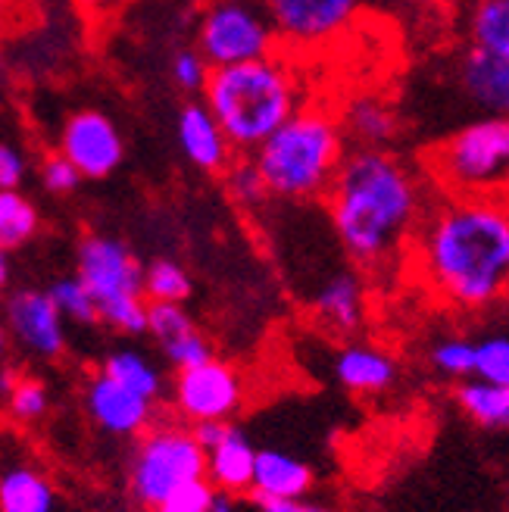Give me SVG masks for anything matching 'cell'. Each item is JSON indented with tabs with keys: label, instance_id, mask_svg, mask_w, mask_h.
I'll return each instance as SVG.
<instances>
[{
	"label": "cell",
	"instance_id": "1",
	"mask_svg": "<svg viewBox=\"0 0 509 512\" xmlns=\"http://www.w3.org/2000/svg\"><path fill=\"white\" fill-rule=\"evenodd\" d=\"M419 269L428 288L460 310H485L506 294L509 216L500 197L453 194L419 232Z\"/></svg>",
	"mask_w": 509,
	"mask_h": 512
},
{
	"label": "cell",
	"instance_id": "2",
	"mask_svg": "<svg viewBox=\"0 0 509 512\" xmlns=\"http://www.w3.org/2000/svg\"><path fill=\"white\" fill-rule=\"evenodd\" d=\"M325 194L338 241L360 266L388 263L422 219L419 178L385 147L344 157Z\"/></svg>",
	"mask_w": 509,
	"mask_h": 512
},
{
	"label": "cell",
	"instance_id": "3",
	"mask_svg": "<svg viewBox=\"0 0 509 512\" xmlns=\"http://www.w3.org/2000/svg\"><path fill=\"white\" fill-rule=\"evenodd\" d=\"M203 91L232 150H257L300 107L297 75L272 54L210 69Z\"/></svg>",
	"mask_w": 509,
	"mask_h": 512
},
{
	"label": "cell",
	"instance_id": "4",
	"mask_svg": "<svg viewBox=\"0 0 509 512\" xmlns=\"http://www.w3.org/2000/svg\"><path fill=\"white\" fill-rule=\"evenodd\" d=\"M344 160V132L335 116L297 110L257 147V163L269 197L310 200L328 191Z\"/></svg>",
	"mask_w": 509,
	"mask_h": 512
},
{
	"label": "cell",
	"instance_id": "5",
	"mask_svg": "<svg viewBox=\"0 0 509 512\" xmlns=\"http://www.w3.org/2000/svg\"><path fill=\"white\" fill-rule=\"evenodd\" d=\"M509 169V122L503 116H485L435 150V175L466 197H500Z\"/></svg>",
	"mask_w": 509,
	"mask_h": 512
},
{
	"label": "cell",
	"instance_id": "6",
	"mask_svg": "<svg viewBox=\"0 0 509 512\" xmlns=\"http://www.w3.org/2000/svg\"><path fill=\"white\" fill-rule=\"evenodd\" d=\"M207 453L194 441L188 425L160 422L150 425L135 447L129 466V494L138 506L150 509L172 491L203 478Z\"/></svg>",
	"mask_w": 509,
	"mask_h": 512
},
{
	"label": "cell",
	"instance_id": "7",
	"mask_svg": "<svg viewBox=\"0 0 509 512\" xmlns=\"http://www.w3.org/2000/svg\"><path fill=\"white\" fill-rule=\"evenodd\" d=\"M200 57L213 69L260 60L272 54L275 29L253 0H213L200 22Z\"/></svg>",
	"mask_w": 509,
	"mask_h": 512
},
{
	"label": "cell",
	"instance_id": "8",
	"mask_svg": "<svg viewBox=\"0 0 509 512\" xmlns=\"http://www.w3.org/2000/svg\"><path fill=\"white\" fill-rule=\"evenodd\" d=\"M244 378L225 360H203L178 369L172 384V409L185 425L197 422H232L244 406Z\"/></svg>",
	"mask_w": 509,
	"mask_h": 512
},
{
	"label": "cell",
	"instance_id": "9",
	"mask_svg": "<svg viewBox=\"0 0 509 512\" xmlns=\"http://www.w3.org/2000/svg\"><path fill=\"white\" fill-rule=\"evenodd\" d=\"M263 10L275 38L294 47H319L350 29L363 0H263Z\"/></svg>",
	"mask_w": 509,
	"mask_h": 512
},
{
	"label": "cell",
	"instance_id": "10",
	"mask_svg": "<svg viewBox=\"0 0 509 512\" xmlns=\"http://www.w3.org/2000/svg\"><path fill=\"white\" fill-rule=\"evenodd\" d=\"M141 275L144 266L122 241L107 235H91L79 244V272H75V278L88 288L94 306L125 297H144Z\"/></svg>",
	"mask_w": 509,
	"mask_h": 512
},
{
	"label": "cell",
	"instance_id": "11",
	"mask_svg": "<svg viewBox=\"0 0 509 512\" xmlns=\"http://www.w3.org/2000/svg\"><path fill=\"white\" fill-rule=\"evenodd\" d=\"M60 153L79 169L82 178H107L122 163L125 147L110 116L82 110L63 125Z\"/></svg>",
	"mask_w": 509,
	"mask_h": 512
},
{
	"label": "cell",
	"instance_id": "12",
	"mask_svg": "<svg viewBox=\"0 0 509 512\" xmlns=\"http://www.w3.org/2000/svg\"><path fill=\"white\" fill-rule=\"evenodd\" d=\"M88 416L97 428H104L113 438H138L157 419V403L144 400L141 394L122 388L110 375L97 372L85 388Z\"/></svg>",
	"mask_w": 509,
	"mask_h": 512
},
{
	"label": "cell",
	"instance_id": "13",
	"mask_svg": "<svg viewBox=\"0 0 509 512\" xmlns=\"http://www.w3.org/2000/svg\"><path fill=\"white\" fill-rule=\"evenodd\" d=\"M13 338L41 360H57L66 350V319L57 313L47 291H19L7 303Z\"/></svg>",
	"mask_w": 509,
	"mask_h": 512
},
{
	"label": "cell",
	"instance_id": "14",
	"mask_svg": "<svg viewBox=\"0 0 509 512\" xmlns=\"http://www.w3.org/2000/svg\"><path fill=\"white\" fill-rule=\"evenodd\" d=\"M157 338L160 350L175 369H188L210 360L213 347L200 335L182 303H147V328Z\"/></svg>",
	"mask_w": 509,
	"mask_h": 512
},
{
	"label": "cell",
	"instance_id": "15",
	"mask_svg": "<svg viewBox=\"0 0 509 512\" xmlns=\"http://www.w3.org/2000/svg\"><path fill=\"white\" fill-rule=\"evenodd\" d=\"M313 466L288 450H257L253 456L250 494L260 500H288L313 491Z\"/></svg>",
	"mask_w": 509,
	"mask_h": 512
},
{
	"label": "cell",
	"instance_id": "16",
	"mask_svg": "<svg viewBox=\"0 0 509 512\" xmlns=\"http://www.w3.org/2000/svg\"><path fill=\"white\" fill-rule=\"evenodd\" d=\"M253 456H257L253 441L241 428L228 425L222 441H216L207 450V469H203V478L210 481L213 491H225V494H235V497L250 494Z\"/></svg>",
	"mask_w": 509,
	"mask_h": 512
},
{
	"label": "cell",
	"instance_id": "17",
	"mask_svg": "<svg viewBox=\"0 0 509 512\" xmlns=\"http://www.w3.org/2000/svg\"><path fill=\"white\" fill-rule=\"evenodd\" d=\"M178 144H182L185 157L203 172L225 169L228 157H232V144L225 141L207 104H188L178 113Z\"/></svg>",
	"mask_w": 509,
	"mask_h": 512
},
{
	"label": "cell",
	"instance_id": "18",
	"mask_svg": "<svg viewBox=\"0 0 509 512\" xmlns=\"http://www.w3.org/2000/svg\"><path fill=\"white\" fill-rule=\"evenodd\" d=\"M335 378L350 394H381L397 381V360L372 344H347L335 356Z\"/></svg>",
	"mask_w": 509,
	"mask_h": 512
},
{
	"label": "cell",
	"instance_id": "19",
	"mask_svg": "<svg viewBox=\"0 0 509 512\" xmlns=\"http://www.w3.org/2000/svg\"><path fill=\"white\" fill-rule=\"evenodd\" d=\"M313 310L325 328L350 335L366 319V285L356 272H338L319 288Z\"/></svg>",
	"mask_w": 509,
	"mask_h": 512
},
{
	"label": "cell",
	"instance_id": "20",
	"mask_svg": "<svg viewBox=\"0 0 509 512\" xmlns=\"http://www.w3.org/2000/svg\"><path fill=\"white\" fill-rule=\"evenodd\" d=\"M460 79H463L466 94L478 107H485L491 116L506 113V107H509V57H497V54H488V50L472 47L463 60Z\"/></svg>",
	"mask_w": 509,
	"mask_h": 512
},
{
	"label": "cell",
	"instance_id": "21",
	"mask_svg": "<svg viewBox=\"0 0 509 512\" xmlns=\"http://www.w3.org/2000/svg\"><path fill=\"white\" fill-rule=\"evenodd\" d=\"M344 132L360 141V147H385L397 135V113L378 94L353 97L344 110Z\"/></svg>",
	"mask_w": 509,
	"mask_h": 512
},
{
	"label": "cell",
	"instance_id": "22",
	"mask_svg": "<svg viewBox=\"0 0 509 512\" xmlns=\"http://www.w3.org/2000/svg\"><path fill=\"white\" fill-rule=\"evenodd\" d=\"M57 491L38 469L10 466L0 472V512H54Z\"/></svg>",
	"mask_w": 509,
	"mask_h": 512
},
{
	"label": "cell",
	"instance_id": "23",
	"mask_svg": "<svg viewBox=\"0 0 509 512\" xmlns=\"http://www.w3.org/2000/svg\"><path fill=\"white\" fill-rule=\"evenodd\" d=\"M456 403L481 428L497 431L509 425V384L463 378V384L456 388Z\"/></svg>",
	"mask_w": 509,
	"mask_h": 512
},
{
	"label": "cell",
	"instance_id": "24",
	"mask_svg": "<svg viewBox=\"0 0 509 512\" xmlns=\"http://www.w3.org/2000/svg\"><path fill=\"white\" fill-rule=\"evenodd\" d=\"M100 372L110 375L113 381H119L122 388L141 394L150 403H157L163 397V391H166V381H163L160 366H154L150 356H144L141 350H132V347L110 353Z\"/></svg>",
	"mask_w": 509,
	"mask_h": 512
},
{
	"label": "cell",
	"instance_id": "25",
	"mask_svg": "<svg viewBox=\"0 0 509 512\" xmlns=\"http://www.w3.org/2000/svg\"><path fill=\"white\" fill-rule=\"evenodd\" d=\"M472 47L509 57V0H475L469 16Z\"/></svg>",
	"mask_w": 509,
	"mask_h": 512
},
{
	"label": "cell",
	"instance_id": "26",
	"mask_svg": "<svg viewBox=\"0 0 509 512\" xmlns=\"http://www.w3.org/2000/svg\"><path fill=\"white\" fill-rule=\"evenodd\" d=\"M38 232V210L35 203L19 194V188L0 191V247L16 250L29 244Z\"/></svg>",
	"mask_w": 509,
	"mask_h": 512
},
{
	"label": "cell",
	"instance_id": "27",
	"mask_svg": "<svg viewBox=\"0 0 509 512\" xmlns=\"http://www.w3.org/2000/svg\"><path fill=\"white\" fill-rule=\"evenodd\" d=\"M147 303H185L191 297V275L175 260H154L141 275Z\"/></svg>",
	"mask_w": 509,
	"mask_h": 512
},
{
	"label": "cell",
	"instance_id": "28",
	"mask_svg": "<svg viewBox=\"0 0 509 512\" xmlns=\"http://www.w3.org/2000/svg\"><path fill=\"white\" fill-rule=\"evenodd\" d=\"M47 297L54 300L57 313L69 322H79V325H91L97 322V306H94V297L88 294V288L82 285L79 278H60L50 285Z\"/></svg>",
	"mask_w": 509,
	"mask_h": 512
},
{
	"label": "cell",
	"instance_id": "29",
	"mask_svg": "<svg viewBox=\"0 0 509 512\" xmlns=\"http://www.w3.org/2000/svg\"><path fill=\"white\" fill-rule=\"evenodd\" d=\"M472 378L509 384V341H506V335H488L475 344Z\"/></svg>",
	"mask_w": 509,
	"mask_h": 512
},
{
	"label": "cell",
	"instance_id": "30",
	"mask_svg": "<svg viewBox=\"0 0 509 512\" xmlns=\"http://www.w3.org/2000/svg\"><path fill=\"white\" fill-rule=\"evenodd\" d=\"M225 188L235 203H241V207H260V203L269 200L266 182H263V175L253 160H238L235 166H228Z\"/></svg>",
	"mask_w": 509,
	"mask_h": 512
},
{
	"label": "cell",
	"instance_id": "31",
	"mask_svg": "<svg viewBox=\"0 0 509 512\" xmlns=\"http://www.w3.org/2000/svg\"><path fill=\"white\" fill-rule=\"evenodd\" d=\"M7 406H10L13 419H19V422H35V419H41L47 413L50 394H47V388H44L38 378L19 375L16 384L10 388V394H7Z\"/></svg>",
	"mask_w": 509,
	"mask_h": 512
},
{
	"label": "cell",
	"instance_id": "32",
	"mask_svg": "<svg viewBox=\"0 0 509 512\" xmlns=\"http://www.w3.org/2000/svg\"><path fill=\"white\" fill-rule=\"evenodd\" d=\"M97 322H107L122 335H144L147 328V297H125L97 306Z\"/></svg>",
	"mask_w": 509,
	"mask_h": 512
},
{
	"label": "cell",
	"instance_id": "33",
	"mask_svg": "<svg viewBox=\"0 0 509 512\" xmlns=\"http://www.w3.org/2000/svg\"><path fill=\"white\" fill-rule=\"evenodd\" d=\"M475 344L466 338H447L431 350V366L447 378H472Z\"/></svg>",
	"mask_w": 509,
	"mask_h": 512
},
{
	"label": "cell",
	"instance_id": "34",
	"mask_svg": "<svg viewBox=\"0 0 509 512\" xmlns=\"http://www.w3.org/2000/svg\"><path fill=\"white\" fill-rule=\"evenodd\" d=\"M210 497H213L210 481L197 478V481L185 484V488L172 491L169 497H163L160 503H154L147 512H207Z\"/></svg>",
	"mask_w": 509,
	"mask_h": 512
},
{
	"label": "cell",
	"instance_id": "35",
	"mask_svg": "<svg viewBox=\"0 0 509 512\" xmlns=\"http://www.w3.org/2000/svg\"><path fill=\"white\" fill-rule=\"evenodd\" d=\"M210 63L200 57V50H178L172 60V79L182 91H200L207 85Z\"/></svg>",
	"mask_w": 509,
	"mask_h": 512
},
{
	"label": "cell",
	"instance_id": "36",
	"mask_svg": "<svg viewBox=\"0 0 509 512\" xmlns=\"http://www.w3.org/2000/svg\"><path fill=\"white\" fill-rule=\"evenodd\" d=\"M41 178H44V188L54 194H69L82 182L79 169H75L63 153H50V157L41 163Z\"/></svg>",
	"mask_w": 509,
	"mask_h": 512
},
{
	"label": "cell",
	"instance_id": "37",
	"mask_svg": "<svg viewBox=\"0 0 509 512\" xmlns=\"http://www.w3.org/2000/svg\"><path fill=\"white\" fill-rule=\"evenodd\" d=\"M25 178V157L13 144H0V191L19 188Z\"/></svg>",
	"mask_w": 509,
	"mask_h": 512
},
{
	"label": "cell",
	"instance_id": "38",
	"mask_svg": "<svg viewBox=\"0 0 509 512\" xmlns=\"http://www.w3.org/2000/svg\"><path fill=\"white\" fill-rule=\"evenodd\" d=\"M263 512H338L332 503L310 500V494L303 497H288V500H260Z\"/></svg>",
	"mask_w": 509,
	"mask_h": 512
},
{
	"label": "cell",
	"instance_id": "39",
	"mask_svg": "<svg viewBox=\"0 0 509 512\" xmlns=\"http://www.w3.org/2000/svg\"><path fill=\"white\" fill-rule=\"evenodd\" d=\"M228 425H232V422H197V425H188V428L194 434V441L203 447V453H207L216 441H222V434L228 431Z\"/></svg>",
	"mask_w": 509,
	"mask_h": 512
},
{
	"label": "cell",
	"instance_id": "40",
	"mask_svg": "<svg viewBox=\"0 0 509 512\" xmlns=\"http://www.w3.org/2000/svg\"><path fill=\"white\" fill-rule=\"evenodd\" d=\"M207 512H238V506H235V494L213 491V497H210V506H207Z\"/></svg>",
	"mask_w": 509,
	"mask_h": 512
},
{
	"label": "cell",
	"instance_id": "41",
	"mask_svg": "<svg viewBox=\"0 0 509 512\" xmlns=\"http://www.w3.org/2000/svg\"><path fill=\"white\" fill-rule=\"evenodd\" d=\"M369 4H375V7H381V10H406V7L425 4V0H369Z\"/></svg>",
	"mask_w": 509,
	"mask_h": 512
},
{
	"label": "cell",
	"instance_id": "42",
	"mask_svg": "<svg viewBox=\"0 0 509 512\" xmlns=\"http://www.w3.org/2000/svg\"><path fill=\"white\" fill-rule=\"evenodd\" d=\"M7 281H10V250L0 247V291L7 288Z\"/></svg>",
	"mask_w": 509,
	"mask_h": 512
},
{
	"label": "cell",
	"instance_id": "43",
	"mask_svg": "<svg viewBox=\"0 0 509 512\" xmlns=\"http://www.w3.org/2000/svg\"><path fill=\"white\" fill-rule=\"evenodd\" d=\"M16 372H0V397H7L10 394V388H13V384H16Z\"/></svg>",
	"mask_w": 509,
	"mask_h": 512
},
{
	"label": "cell",
	"instance_id": "44",
	"mask_svg": "<svg viewBox=\"0 0 509 512\" xmlns=\"http://www.w3.org/2000/svg\"><path fill=\"white\" fill-rule=\"evenodd\" d=\"M79 4H85V7H107L110 0H79Z\"/></svg>",
	"mask_w": 509,
	"mask_h": 512
},
{
	"label": "cell",
	"instance_id": "45",
	"mask_svg": "<svg viewBox=\"0 0 509 512\" xmlns=\"http://www.w3.org/2000/svg\"><path fill=\"white\" fill-rule=\"evenodd\" d=\"M7 350V331H4V325H0V353Z\"/></svg>",
	"mask_w": 509,
	"mask_h": 512
},
{
	"label": "cell",
	"instance_id": "46",
	"mask_svg": "<svg viewBox=\"0 0 509 512\" xmlns=\"http://www.w3.org/2000/svg\"><path fill=\"white\" fill-rule=\"evenodd\" d=\"M0 79H4V72H0Z\"/></svg>",
	"mask_w": 509,
	"mask_h": 512
}]
</instances>
